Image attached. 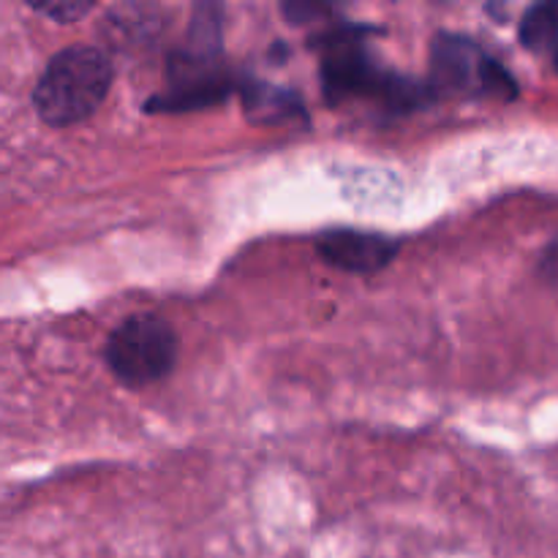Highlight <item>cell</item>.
Instances as JSON below:
<instances>
[{
	"instance_id": "277c9868",
	"label": "cell",
	"mask_w": 558,
	"mask_h": 558,
	"mask_svg": "<svg viewBox=\"0 0 558 558\" xmlns=\"http://www.w3.org/2000/svg\"><path fill=\"white\" fill-rule=\"evenodd\" d=\"M434 76L439 87L477 90L490 96H515V80L480 44L461 36H439L434 41Z\"/></svg>"
},
{
	"instance_id": "9c48e42d",
	"label": "cell",
	"mask_w": 558,
	"mask_h": 558,
	"mask_svg": "<svg viewBox=\"0 0 558 558\" xmlns=\"http://www.w3.org/2000/svg\"><path fill=\"white\" fill-rule=\"evenodd\" d=\"M543 267H545V272H548V276L554 278V281H558V240H556L554 245H550L548 256H545V259H543Z\"/></svg>"
},
{
	"instance_id": "3957f363",
	"label": "cell",
	"mask_w": 558,
	"mask_h": 558,
	"mask_svg": "<svg viewBox=\"0 0 558 558\" xmlns=\"http://www.w3.org/2000/svg\"><path fill=\"white\" fill-rule=\"evenodd\" d=\"M322 76H325V93L332 101H341L349 96H379L390 104H412L417 101L420 93L412 82L376 69L368 54L360 49V44L347 36L330 44Z\"/></svg>"
},
{
	"instance_id": "52a82bcc",
	"label": "cell",
	"mask_w": 558,
	"mask_h": 558,
	"mask_svg": "<svg viewBox=\"0 0 558 558\" xmlns=\"http://www.w3.org/2000/svg\"><path fill=\"white\" fill-rule=\"evenodd\" d=\"M289 101L298 104V98H294L292 93L276 90V87L270 85H254L248 90V96H245V107H248V112H256L259 114V120H265V123H270V120H278V118H287L289 112H298L300 107H289Z\"/></svg>"
},
{
	"instance_id": "8992f818",
	"label": "cell",
	"mask_w": 558,
	"mask_h": 558,
	"mask_svg": "<svg viewBox=\"0 0 558 558\" xmlns=\"http://www.w3.org/2000/svg\"><path fill=\"white\" fill-rule=\"evenodd\" d=\"M521 41L532 52L558 49V3H537L523 14Z\"/></svg>"
},
{
	"instance_id": "7a4b0ae2",
	"label": "cell",
	"mask_w": 558,
	"mask_h": 558,
	"mask_svg": "<svg viewBox=\"0 0 558 558\" xmlns=\"http://www.w3.org/2000/svg\"><path fill=\"white\" fill-rule=\"evenodd\" d=\"M107 365L120 385L140 390L156 385L178 360V336L156 314H134L120 322L107 338Z\"/></svg>"
},
{
	"instance_id": "ba28073f",
	"label": "cell",
	"mask_w": 558,
	"mask_h": 558,
	"mask_svg": "<svg viewBox=\"0 0 558 558\" xmlns=\"http://www.w3.org/2000/svg\"><path fill=\"white\" fill-rule=\"evenodd\" d=\"M31 9L38 11V14L49 16V20L54 22H74L80 20V16H85L93 5L90 3H47V5L33 3Z\"/></svg>"
},
{
	"instance_id": "30bf717a",
	"label": "cell",
	"mask_w": 558,
	"mask_h": 558,
	"mask_svg": "<svg viewBox=\"0 0 558 558\" xmlns=\"http://www.w3.org/2000/svg\"><path fill=\"white\" fill-rule=\"evenodd\" d=\"M556 65H558V49H556Z\"/></svg>"
},
{
	"instance_id": "5b68a950",
	"label": "cell",
	"mask_w": 558,
	"mask_h": 558,
	"mask_svg": "<svg viewBox=\"0 0 558 558\" xmlns=\"http://www.w3.org/2000/svg\"><path fill=\"white\" fill-rule=\"evenodd\" d=\"M316 251L327 265L347 272H376L398 254L396 240L357 229H330L319 234Z\"/></svg>"
},
{
	"instance_id": "6da1fadb",
	"label": "cell",
	"mask_w": 558,
	"mask_h": 558,
	"mask_svg": "<svg viewBox=\"0 0 558 558\" xmlns=\"http://www.w3.org/2000/svg\"><path fill=\"white\" fill-rule=\"evenodd\" d=\"M112 60L96 44L60 49L33 87V109L52 129H65L96 112L112 87Z\"/></svg>"
}]
</instances>
